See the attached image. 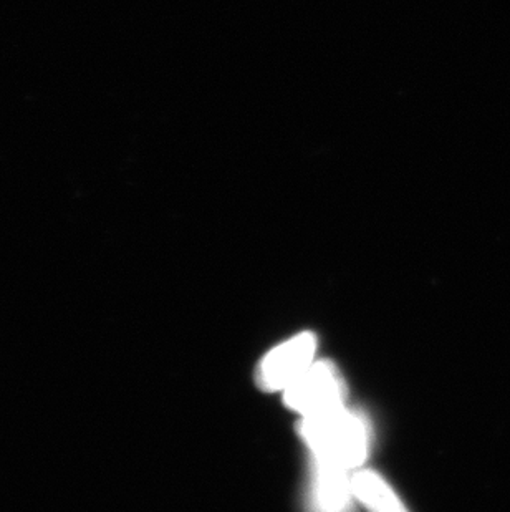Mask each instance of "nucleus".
I'll return each mask as SVG.
<instances>
[{"mask_svg":"<svg viewBox=\"0 0 510 512\" xmlns=\"http://www.w3.org/2000/svg\"><path fill=\"white\" fill-rule=\"evenodd\" d=\"M299 435L312 456L328 459L343 468H357L370 453V425L347 406L325 415L302 418Z\"/></svg>","mask_w":510,"mask_h":512,"instance_id":"obj_1","label":"nucleus"},{"mask_svg":"<svg viewBox=\"0 0 510 512\" xmlns=\"http://www.w3.org/2000/svg\"><path fill=\"white\" fill-rule=\"evenodd\" d=\"M285 405L302 418L325 415L347 406L348 388L332 362L313 363L307 372L284 392Z\"/></svg>","mask_w":510,"mask_h":512,"instance_id":"obj_2","label":"nucleus"},{"mask_svg":"<svg viewBox=\"0 0 510 512\" xmlns=\"http://www.w3.org/2000/svg\"><path fill=\"white\" fill-rule=\"evenodd\" d=\"M317 339L312 332H302L270 350L257 368V385L264 392H284L312 367Z\"/></svg>","mask_w":510,"mask_h":512,"instance_id":"obj_3","label":"nucleus"},{"mask_svg":"<svg viewBox=\"0 0 510 512\" xmlns=\"http://www.w3.org/2000/svg\"><path fill=\"white\" fill-rule=\"evenodd\" d=\"M350 469L313 456L310 512H353L355 494Z\"/></svg>","mask_w":510,"mask_h":512,"instance_id":"obj_4","label":"nucleus"},{"mask_svg":"<svg viewBox=\"0 0 510 512\" xmlns=\"http://www.w3.org/2000/svg\"><path fill=\"white\" fill-rule=\"evenodd\" d=\"M355 499L368 512H409L390 484L375 471H358L352 476Z\"/></svg>","mask_w":510,"mask_h":512,"instance_id":"obj_5","label":"nucleus"}]
</instances>
